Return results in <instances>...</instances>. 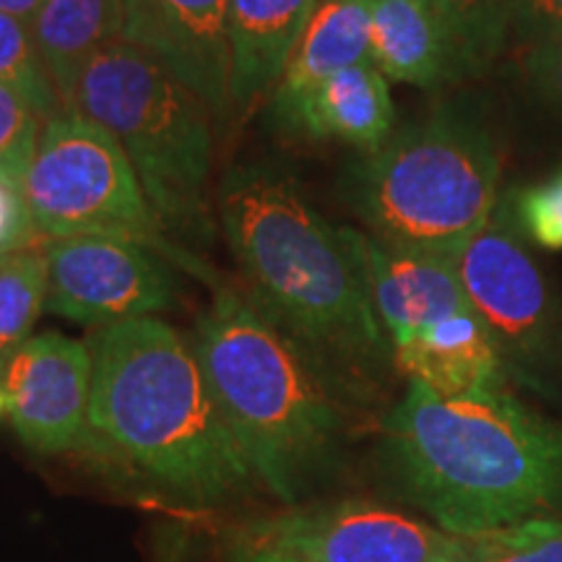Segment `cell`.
I'll return each mask as SVG.
<instances>
[{
    "mask_svg": "<svg viewBox=\"0 0 562 562\" xmlns=\"http://www.w3.org/2000/svg\"><path fill=\"white\" fill-rule=\"evenodd\" d=\"M383 451L406 495L456 537L562 508V427L505 389L438 396L409 383L385 417Z\"/></svg>",
    "mask_w": 562,
    "mask_h": 562,
    "instance_id": "1",
    "label": "cell"
},
{
    "mask_svg": "<svg viewBox=\"0 0 562 562\" xmlns=\"http://www.w3.org/2000/svg\"><path fill=\"white\" fill-rule=\"evenodd\" d=\"M89 453L108 456L180 501L220 505L250 490L248 461L229 432L193 344L159 318L97 334Z\"/></svg>",
    "mask_w": 562,
    "mask_h": 562,
    "instance_id": "2",
    "label": "cell"
},
{
    "mask_svg": "<svg viewBox=\"0 0 562 562\" xmlns=\"http://www.w3.org/2000/svg\"><path fill=\"white\" fill-rule=\"evenodd\" d=\"M220 222L252 305L326 368L393 357L347 232L334 227L292 178L266 167L232 172Z\"/></svg>",
    "mask_w": 562,
    "mask_h": 562,
    "instance_id": "3",
    "label": "cell"
},
{
    "mask_svg": "<svg viewBox=\"0 0 562 562\" xmlns=\"http://www.w3.org/2000/svg\"><path fill=\"white\" fill-rule=\"evenodd\" d=\"M193 349L252 476L297 503L344 427L326 364L222 284L195 323Z\"/></svg>",
    "mask_w": 562,
    "mask_h": 562,
    "instance_id": "4",
    "label": "cell"
},
{
    "mask_svg": "<svg viewBox=\"0 0 562 562\" xmlns=\"http://www.w3.org/2000/svg\"><path fill=\"white\" fill-rule=\"evenodd\" d=\"M503 151L474 112L438 108L362 154L347 199L378 240L456 258L497 209Z\"/></svg>",
    "mask_w": 562,
    "mask_h": 562,
    "instance_id": "5",
    "label": "cell"
},
{
    "mask_svg": "<svg viewBox=\"0 0 562 562\" xmlns=\"http://www.w3.org/2000/svg\"><path fill=\"white\" fill-rule=\"evenodd\" d=\"M74 110L123 146L167 235H206L216 121L199 94L146 50L115 40L83 70Z\"/></svg>",
    "mask_w": 562,
    "mask_h": 562,
    "instance_id": "6",
    "label": "cell"
},
{
    "mask_svg": "<svg viewBox=\"0 0 562 562\" xmlns=\"http://www.w3.org/2000/svg\"><path fill=\"white\" fill-rule=\"evenodd\" d=\"M21 195L45 240L110 237L136 243L211 281L206 266L175 245L161 227L123 146L79 110L45 123Z\"/></svg>",
    "mask_w": 562,
    "mask_h": 562,
    "instance_id": "7",
    "label": "cell"
},
{
    "mask_svg": "<svg viewBox=\"0 0 562 562\" xmlns=\"http://www.w3.org/2000/svg\"><path fill=\"white\" fill-rule=\"evenodd\" d=\"M526 243L503 193L453 266L505 364L539 381L562 360V307Z\"/></svg>",
    "mask_w": 562,
    "mask_h": 562,
    "instance_id": "8",
    "label": "cell"
},
{
    "mask_svg": "<svg viewBox=\"0 0 562 562\" xmlns=\"http://www.w3.org/2000/svg\"><path fill=\"white\" fill-rule=\"evenodd\" d=\"M243 539L307 562H472V539L375 503L292 508L252 524Z\"/></svg>",
    "mask_w": 562,
    "mask_h": 562,
    "instance_id": "9",
    "label": "cell"
},
{
    "mask_svg": "<svg viewBox=\"0 0 562 562\" xmlns=\"http://www.w3.org/2000/svg\"><path fill=\"white\" fill-rule=\"evenodd\" d=\"M47 311L83 326L154 318L175 302L172 263L144 245L110 237L45 240Z\"/></svg>",
    "mask_w": 562,
    "mask_h": 562,
    "instance_id": "10",
    "label": "cell"
},
{
    "mask_svg": "<svg viewBox=\"0 0 562 562\" xmlns=\"http://www.w3.org/2000/svg\"><path fill=\"white\" fill-rule=\"evenodd\" d=\"M91 375V349L66 334L30 336L13 351L3 370L5 412L30 451H87Z\"/></svg>",
    "mask_w": 562,
    "mask_h": 562,
    "instance_id": "11",
    "label": "cell"
},
{
    "mask_svg": "<svg viewBox=\"0 0 562 562\" xmlns=\"http://www.w3.org/2000/svg\"><path fill=\"white\" fill-rule=\"evenodd\" d=\"M229 3L232 0H121V40L149 53L199 94L220 128L232 117Z\"/></svg>",
    "mask_w": 562,
    "mask_h": 562,
    "instance_id": "12",
    "label": "cell"
},
{
    "mask_svg": "<svg viewBox=\"0 0 562 562\" xmlns=\"http://www.w3.org/2000/svg\"><path fill=\"white\" fill-rule=\"evenodd\" d=\"M360 263L372 311L389 341L425 331L456 313L472 311L453 258L378 240L370 232L344 227Z\"/></svg>",
    "mask_w": 562,
    "mask_h": 562,
    "instance_id": "13",
    "label": "cell"
},
{
    "mask_svg": "<svg viewBox=\"0 0 562 562\" xmlns=\"http://www.w3.org/2000/svg\"><path fill=\"white\" fill-rule=\"evenodd\" d=\"M321 0H232L229 3V104L248 121L281 81L302 32Z\"/></svg>",
    "mask_w": 562,
    "mask_h": 562,
    "instance_id": "14",
    "label": "cell"
},
{
    "mask_svg": "<svg viewBox=\"0 0 562 562\" xmlns=\"http://www.w3.org/2000/svg\"><path fill=\"white\" fill-rule=\"evenodd\" d=\"M393 364L438 396L503 391L505 364L501 347L474 311L451 318L391 344Z\"/></svg>",
    "mask_w": 562,
    "mask_h": 562,
    "instance_id": "15",
    "label": "cell"
},
{
    "mask_svg": "<svg viewBox=\"0 0 562 562\" xmlns=\"http://www.w3.org/2000/svg\"><path fill=\"white\" fill-rule=\"evenodd\" d=\"M277 125L305 138L339 140L372 154L396 131V104L389 79L375 63H360L307 91Z\"/></svg>",
    "mask_w": 562,
    "mask_h": 562,
    "instance_id": "16",
    "label": "cell"
},
{
    "mask_svg": "<svg viewBox=\"0 0 562 562\" xmlns=\"http://www.w3.org/2000/svg\"><path fill=\"white\" fill-rule=\"evenodd\" d=\"M372 0H321L269 100L273 123L344 68L372 63Z\"/></svg>",
    "mask_w": 562,
    "mask_h": 562,
    "instance_id": "17",
    "label": "cell"
},
{
    "mask_svg": "<svg viewBox=\"0 0 562 562\" xmlns=\"http://www.w3.org/2000/svg\"><path fill=\"white\" fill-rule=\"evenodd\" d=\"M370 58L389 81L417 89L461 79L451 40L427 0H372Z\"/></svg>",
    "mask_w": 562,
    "mask_h": 562,
    "instance_id": "18",
    "label": "cell"
},
{
    "mask_svg": "<svg viewBox=\"0 0 562 562\" xmlns=\"http://www.w3.org/2000/svg\"><path fill=\"white\" fill-rule=\"evenodd\" d=\"M121 0H45L32 34L63 108L74 110L83 70L110 42L121 40Z\"/></svg>",
    "mask_w": 562,
    "mask_h": 562,
    "instance_id": "19",
    "label": "cell"
},
{
    "mask_svg": "<svg viewBox=\"0 0 562 562\" xmlns=\"http://www.w3.org/2000/svg\"><path fill=\"white\" fill-rule=\"evenodd\" d=\"M451 40L461 79L492 68L510 42L516 0H427Z\"/></svg>",
    "mask_w": 562,
    "mask_h": 562,
    "instance_id": "20",
    "label": "cell"
},
{
    "mask_svg": "<svg viewBox=\"0 0 562 562\" xmlns=\"http://www.w3.org/2000/svg\"><path fill=\"white\" fill-rule=\"evenodd\" d=\"M47 290L45 243L0 258V355L5 360L30 339L42 307H47Z\"/></svg>",
    "mask_w": 562,
    "mask_h": 562,
    "instance_id": "21",
    "label": "cell"
},
{
    "mask_svg": "<svg viewBox=\"0 0 562 562\" xmlns=\"http://www.w3.org/2000/svg\"><path fill=\"white\" fill-rule=\"evenodd\" d=\"M0 83L30 104L42 123L66 112L55 81L37 50L32 26L0 13Z\"/></svg>",
    "mask_w": 562,
    "mask_h": 562,
    "instance_id": "22",
    "label": "cell"
},
{
    "mask_svg": "<svg viewBox=\"0 0 562 562\" xmlns=\"http://www.w3.org/2000/svg\"><path fill=\"white\" fill-rule=\"evenodd\" d=\"M472 539V562H562V518H533Z\"/></svg>",
    "mask_w": 562,
    "mask_h": 562,
    "instance_id": "23",
    "label": "cell"
},
{
    "mask_svg": "<svg viewBox=\"0 0 562 562\" xmlns=\"http://www.w3.org/2000/svg\"><path fill=\"white\" fill-rule=\"evenodd\" d=\"M42 128L45 123L34 115L30 104L0 83V182L16 193L24 191Z\"/></svg>",
    "mask_w": 562,
    "mask_h": 562,
    "instance_id": "24",
    "label": "cell"
},
{
    "mask_svg": "<svg viewBox=\"0 0 562 562\" xmlns=\"http://www.w3.org/2000/svg\"><path fill=\"white\" fill-rule=\"evenodd\" d=\"M505 201L526 240L562 252V167L531 186L510 188Z\"/></svg>",
    "mask_w": 562,
    "mask_h": 562,
    "instance_id": "25",
    "label": "cell"
},
{
    "mask_svg": "<svg viewBox=\"0 0 562 562\" xmlns=\"http://www.w3.org/2000/svg\"><path fill=\"white\" fill-rule=\"evenodd\" d=\"M521 70L531 94L547 110L562 117V40L524 47Z\"/></svg>",
    "mask_w": 562,
    "mask_h": 562,
    "instance_id": "26",
    "label": "cell"
},
{
    "mask_svg": "<svg viewBox=\"0 0 562 562\" xmlns=\"http://www.w3.org/2000/svg\"><path fill=\"white\" fill-rule=\"evenodd\" d=\"M550 40H562V0H516L510 42L524 50Z\"/></svg>",
    "mask_w": 562,
    "mask_h": 562,
    "instance_id": "27",
    "label": "cell"
},
{
    "mask_svg": "<svg viewBox=\"0 0 562 562\" xmlns=\"http://www.w3.org/2000/svg\"><path fill=\"white\" fill-rule=\"evenodd\" d=\"M40 243H45V237L40 235L24 195L0 182V258Z\"/></svg>",
    "mask_w": 562,
    "mask_h": 562,
    "instance_id": "28",
    "label": "cell"
},
{
    "mask_svg": "<svg viewBox=\"0 0 562 562\" xmlns=\"http://www.w3.org/2000/svg\"><path fill=\"white\" fill-rule=\"evenodd\" d=\"M232 562H307L302 558H294L290 552L273 550L269 544H258L250 542V539H237V544L232 547L229 554Z\"/></svg>",
    "mask_w": 562,
    "mask_h": 562,
    "instance_id": "29",
    "label": "cell"
},
{
    "mask_svg": "<svg viewBox=\"0 0 562 562\" xmlns=\"http://www.w3.org/2000/svg\"><path fill=\"white\" fill-rule=\"evenodd\" d=\"M42 5H45V0H0V13L24 21V24L32 26V21L37 19Z\"/></svg>",
    "mask_w": 562,
    "mask_h": 562,
    "instance_id": "30",
    "label": "cell"
},
{
    "mask_svg": "<svg viewBox=\"0 0 562 562\" xmlns=\"http://www.w3.org/2000/svg\"><path fill=\"white\" fill-rule=\"evenodd\" d=\"M5 409H9V406H5V391H3V385H0V414H3Z\"/></svg>",
    "mask_w": 562,
    "mask_h": 562,
    "instance_id": "31",
    "label": "cell"
},
{
    "mask_svg": "<svg viewBox=\"0 0 562 562\" xmlns=\"http://www.w3.org/2000/svg\"><path fill=\"white\" fill-rule=\"evenodd\" d=\"M5 362H9V360H5V357L0 355V375H3V370H5Z\"/></svg>",
    "mask_w": 562,
    "mask_h": 562,
    "instance_id": "32",
    "label": "cell"
}]
</instances>
